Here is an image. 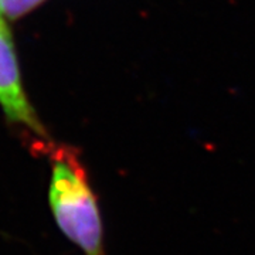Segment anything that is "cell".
Returning <instances> with one entry per match:
<instances>
[{
    "label": "cell",
    "mask_w": 255,
    "mask_h": 255,
    "mask_svg": "<svg viewBox=\"0 0 255 255\" xmlns=\"http://www.w3.org/2000/svg\"><path fill=\"white\" fill-rule=\"evenodd\" d=\"M50 209L60 231L84 255H105L98 199L80 153L68 145H48Z\"/></svg>",
    "instance_id": "obj_1"
},
{
    "label": "cell",
    "mask_w": 255,
    "mask_h": 255,
    "mask_svg": "<svg viewBox=\"0 0 255 255\" xmlns=\"http://www.w3.org/2000/svg\"><path fill=\"white\" fill-rule=\"evenodd\" d=\"M0 24H1V26H7V24H6V20H4V14H3L1 4H0Z\"/></svg>",
    "instance_id": "obj_4"
},
{
    "label": "cell",
    "mask_w": 255,
    "mask_h": 255,
    "mask_svg": "<svg viewBox=\"0 0 255 255\" xmlns=\"http://www.w3.org/2000/svg\"><path fill=\"white\" fill-rule=\"evenodd\" d=\"M0 107L10 122L27 128L40 140L50 142L23 88L17 57L7 26L0 24Z\"/></svg>",
    "instance_id": "obj_2"
},
{
    "label": "cell",
    "mask_w": 255,
    "mask_h": 255,
    "mask_svg": "<svg viewBox=\"0 0 255 255\" xmlns=\"http://www.w3.org/2000/svg\"><path fill=\"white\" fill-rule=\"evenodd\" d=\"M43 1L44 0H0V4L4 17L16 20L36 9Z\"/></svg>",
    "instance_id": "obj_3"
}]
</instances>
